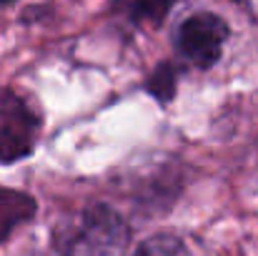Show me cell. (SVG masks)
<instances>
[{"label": "cell", "mask_w": 258, "mask_h": 256, "mask_svg": "<svg viewBox=\"0 0 258 256\" xmlns=\"http://www.w3.org/2000/svg\"><path fill=\"white\" fill-rule=\"evenodd\" d=\"M8 3H13V0H0V5H8Z\"/></svg>", "instance_id": "8"}, {"label": "cell", "mask_w": 258, "mask_h": 256, "mask_svg": "<svg viewBox=\"0 0 258 256\" xmlns=\"http://www.w3.org/2000/svg\"><path fill=\"white\" fill-rule=\"evenodd\" d=\"M148 93L156 98V100H161V103H168L173 100V95H175V88H178V78H175V68H173L171 63H161L153 73H151V78H148Z\"/></svg>", "instance_id": "6"}, {"label": "cell", "mask_w": 258, "mask_h": 256, "mask_svg": "<svg viewBox=\"0 0 258 256\" xmlns=\"http://www.w3.org/2000/svg\"><path fill=\"white\" fill-rule=\"evenodd\" d=\"M38 211L33 196L13 188H0V241H5L18 226L30 221Z\"/></svg>", "instance_id": "4"}, {"label": "cell", "mask_w": 258, "mask_h": 256, "mask_svg": "<svg viewBox=\"0 0 258 256\" xmlns=\"http://www.w3.org/2000/svg\"><path fill=\"white\" fill-rule=\"evenodd\" d=\"M133 256H193L188 251V246L173 236V234H158V236H151L146 239Z\"/></svg>", "instance_id": "5"}, {"label": "cell", "mask_w": 258, "mask_h": 256, "mask_svg": "<svg viewBox=\"0 0 258 256\" xmlns=\"http://www.w3.org/2000/svg\"><path fill=\"white\" fill-rule=\"evenodd\" d=\"M131 241L125 219L108 203H90L53 231L60 256H120Z\"/></svg>", "instance_id": "1"}, {"label": "cell", "mask_w": 258, "mask_h": 256, "mask_svg": "<svg viewBox=\"0 0 258 256\" xmlns=\"http://www.w3.org/2000/svg\"><path fill=\"white\" fill-rule=\"evenodd\" d=\"M173 3L175 0H138L136 13H138V18H146V20H151V23L158 25L166 18V13L171 10Z\"/></svg>", "instance_id": "7"}, {"label": "cell", "mask_w": 258, "mask_h": 256, "mask_svg": "<svg viewBox=\"0 0 258 256\" xmlns=\"http://www.w3.org/2000/svg\"><path fill=\"white\" fill-rule=\"evenodd\" d=\"M40 133V116L28 98L5 88L0 90V161L13 164L33 153Z\"/></svg>", "instance_id": "2"}, {"label": "cell", "mask_w": 258, "mask_h": 256, "mask_svg": "<svg viewBox=\"0 0 258 256\" xmlns=\"http://www.w3.org/2000/svg\"><path fill=\"white\" fill-rule=\"evenodd\" d=\"M228 38V25L216 13H196L185 18L175 33L178 53L196 68H211L218 63L223 43Z\"/></svg>", "instance_id": "3"}]
</instances>
